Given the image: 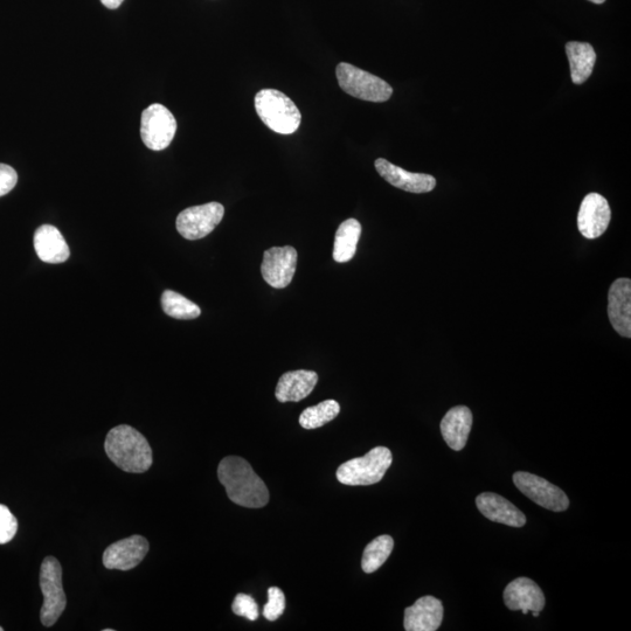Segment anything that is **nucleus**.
Here are the masks:
<instances>
[{"mask_svg":"<svg viewBox=\"0 0 631 631\" xmlns=\"http://www.w3.org/2000/svg\"><path fill=\"white\" fill-rule=\"evenodd\" d=\"M376 169L387 183L411 193H427L435 189L436 179L425 173L408 172L384 158L377 159Z\"/></svg>","mask_w":631,"mask_h":631,"instance_id":"15","label":"nucleus"},{"mask_svg":"<svg viewBox=\"0 0 631 631\" xmlns=\"http://www.w3.org/2000/svg\"><path fill=\"white\" fill-rule=\"evenodd\" d=\"M392 462L390 449L376 447L363 457L343 463L337 470V480L352 487L376 484L383 480Z\"/></svg>","mask_w":631,"mask_h":631,"instance_id":"4","label":"nucleus"},{"mask_svg":"<svg viewBox=\"0 0 631 631\" xmlns=\"http://www.w3.org/2000/svg\"><path fill=\"white\" fill-rule=\"evenodd\" d=\"M286 610V596L279 587L268 589V603L263 607V616L268 621H276Z\"/></svg>","mask_w":631,"mask_h":631,"instance_id":"26","label":"nucleus"},{"mask_svg":"<svg viewBox=\"0 0 631 631\" xmlns=\"http://www.w3.org/2000/svg\"><path fill=\"white\" fill-rule=\"evenodd\" d=\"M477 509L481 511L485 518L491 522L512 526V528H523L526 524V517L515 504L508 499L494 494V492H483L476 498Z\"/></svg>","mask_w":631,"mask_h":631,"instance_id":"16","label":"nucleus"},{"mask_svg":"<svg viewBox=\"0 0 631 631\" xmlns=\"http://www.w3.org/2000/svg\"><path fill=\"white\" fill-rule=\"evenodd\" d=\"M34 248L41 261L46 263H64L71 251L64 237L57 227L43 225L34 233Z\"/></svg>","mask_w":631,"mask_h":631,"instance_id":"19","label":"nucleus"},{"mask_svg":"<svg viewBox=\"0 0 631 631\" xmlns=\"http://www.w3.org/2000/svg\"><path fill=\"white\" fill-rule=\"evenodd\" d=\"M336 75L339 87L356 99L386 102L393 94V88L386 81L346 62L337 66Z\"/></svg>","mask_w":631,"mask_h":631,"instance_id":"5","label":"nucleus"},{"mask_svg":"<svg viewBox=\"0 0 631 631\" xmlns=\"http://www.w3.org/2000/svg\"><path fill=\"white\" fill-rule=\"evenodd\" d=\"M114 629H104L103 631H113Z\"/></svg>","mask_w":631,"mask_h":631,"instance_id":"33","label":"nucleus"},{"mask_svg":"<svg viewBox=\"0 0 631 631\" xmlns=\"http://www.w3.org/2000/svg\"><path fill=\"white\" fill-rule=\"evenodd\" d=\"M255 109L261 121L277 134L291 135L301 126L300 109L279 90L262 89L255 96Z\"/></svg>","mask_w":631,"mask_h":631,"instance_id":"3","label":"nucleus"},{"mask_svg":"<svg viewBox=\"0 0 631 631\" xmlns=\"http://www.w3.org/2000/svg\"><path fill=\"white\" fill-rule=\"evenodd\" d=\"M40 588L44 595L40 620L45 627H52L65 612L67 606L64 586H62V568L57 558L47 557L41 564Z\"/></svg>","mask_w":631,"mask_h":631,"instance_id":"6","label":"nucleus"},{"mask_svg":"<svg viewBox=\"0 0 631 631\" xmlns=\"http://www.w3.org/2000/svg\"><path fill=\"white\" fill-rule=\"evenodd\" d=\"M394 547V540L391 536H380L365 547L362 568L367 574L374 573L390 558Z\"/></svg>","mask_w":631,"mask_h":631,"instance_id":"23","label":"nucleus"},{"mask_svg":"<svg viewBox=\"0 0 631 631\" xmlns=\"http://www.w3.org/2000/svg\"><path fill=\"white\" fill-rule=\"evenodd\" d=\"M318 383L317 373L314 371L298 370L284 373L277 383L275 397L282 402H298L314 391Z\"/></svg>","mask_w":631,"mask_h":631,"instance_id":"20","label":"nucleus"},{"mask_svg":"<svg viewBox=\"0 0 631 631\" xmlns=\"http://www.w3.org/2000/svg\"><path fill=\"white\" fill-rule=\"evenodd\" d=\"M608 316L614 330L624 338L631 337V281L617 279L608 294Z\"/></svg>","mask_w":631,"mask_h":631,"instance_id":"14","label":"nucleus"},{"mask_svg":"<svg viewBox=\"0 0 631 631\" xmlns=\"http://www.w3.org/2000/svg\"><path fill=\"white\" fill-rule=\"evenodd\" d=\"M589 2H592L594 4H603L606 2V0H589Z\"/></svg>","mask_w":631,"mask_h":631,"instance_id":"31","label":"nucleus"},{"mask_svg":"<svg viewBox=\"0 0 631 631\" xmlns=\"http://www.w3.org/2000/svg\"><path fill=\"white\" fill-rule=\"evenodd\" d=\"M513 482L522 494L547 510L563 512L570 506V499L557 485L530 473L518 471Z\"/></svg>","mask_w":631,"mask_h":631,"instance_id":"9","label":"nucleus"},{"mask_svg":"<svg viewBox=\"0 0 631 631\" xmlns=\"http://www.w3.org/2000/svg\"><path fill=\"white\" fill-rule=\"evenodd\" d=\"M18 520L8 506L0 504V545L8 544L16 537Z\"/></svg>","mask_w":631,"mask_h":631,"instance_id":"27","label":"nucleus"},{"mask_svg":"<svg viewBox=\"0 0 631 631\" xmlns=\"http://www.w3.org/2000/svg\"><path fill=\"white\" fill-rule=\"evenodd\" d=\"M225 216V207L208 203L186 208L177 218V231L187 240H199L211 234Z\"/></svg>","mask_w":631,"mask_h":631,"instance_id":"8","label":"nucleus"},{"mask_svg":"<svg viewBox=\"0 0 631 631\" xmlns=\"http://www.w3.org/2000/svg\"><path fill=\"white\" fill-rule=\"evenodd\" d=\"M566 54L570 61L572 81L582 85L592 75L596 62V53L592 45L571 41L566 45Z\"/></svg>","mask_w":631,"mask_h":631,"instance_id":"21","label":"nucleus"},{"mask_svg":"<svg viewBox=\"0 0 631 631\" xmlns=\"http://www.w3.org/2000/svg\"><path fill=\"white\" fill-rule=\"evenodd\" d=\"M362 235V225L356 219H348L339 226L334 245V260L338 263L349 262L356 255L357 245Z\"/></svg>","mask_w":631,"mask_h":631,"instance_id":"22","label":"nucleus"},{"mask_svg":"<svg viewBox=\"0 0 631 631\" xmlns=\"http://www.w3.org/2000/svg\"><path fill=\"white\" fill-rule=\"evenodd\" d=\"M504 603L513 612L522 610L523 614L542 612L545 607V595L529 578H518L510 582L504 591Z\"/></svg>","mask_w":631,"mask_h":631,"instance_id":"13","label":"nucleus"},{"mask_svg":"<svg viewBox=\"0 0 631 631\" xmlns=\"http://www.w3.org/2000/svg\"><path fill=\"white\" fill-rule=\"evenodd\" d=\"M232 610L235 615L244 616L251 621L258 620L259 617L258 603L251 595L241 593L235 596Z\"/></svg>","mask_w":631,"mask_h":631,"instance_id":"28","label":"nucleus"},{"mask_svg":"<svg viewBox=\"0 0 631 631\" xmlns=\"http://www.w3.org/2000/svg\"><path fill=\"white\" fill-rule=\"evenodd\" d=\"M3 630H4L3 627H0V631H3Z\"/></svg>","mask_w":631,"mask_h":631,"instance_id":"34","label":"nucleus"},{"mask_svg":"<svg viewBox=\"0 0 631 631\" xmlns=\"http://www.w3.org/2000/svg\"><path fill=\"white\" fill-rule=\"evenodd\" d=\"M162 308L166 315L176 320H194L201 314L197 304H194L176 291L165 290L162 295Z\"/></svg>","mask_w":631,"mask_h":631,"instance_id":"25","label":"nucleus"},{"mask_svg":"<svg viewBox=\"0 0 631 631\" xmlns=\"http://www.w3.org/2000/svg\"><path fill=\"white\" fill-rule=\"evenodd\" d=\"M341 412V406L335 400H325L316 406L304 409L300 416V425L304 429L321 428L335 420Z\"/></svg>","mask_w":631,"mask_h":631,"instance_id":"24","label":"nucleus"},{"mask_svg":"<svg viewBox=\"0 0 631 631\" xmlns=\"http://www.w3.org/2000/svg\"><path fill=\"white\" fill-rule=\"evenodd\" d=\"M18 183V175L10 165L0 164V197L6 196Z\"/></svg>","mask_w":631,"mask_h":631,"instance_id":"29","label":"nucleus"},{"mask_svg":"<svg viewBox=\"0 0 631 631\" xmlns=\"http://www.w3.org/2000/svg\"><path fill=\"white\" fill-rule=\"evenodd\" d=\"M539 614H540V612H532V615L535 616V617H538Z\"/></svg>","mask_w":631,"mask_h":631,"instance_id":"32","label":"nucleus"},{"mask_svg":"<svg viewBox=\"0 0 631 631\" xmlns=\"http://www.w3.org/2000/svg\"><path fill=\"white\" fill-rule=\"evenodd\" d=\"M610 219H612V211L607 199L601 194L589 193L582 200L578 214V228L586 239L600 238L607 231Z\"/></svg>","mask_w":631,"mask_h":631,"instance_id":"12","label":"nucleus"},{"mask_svg":"<svg viewBox=\"0 0 631 631\" xmlns=\"http://www.w3.org/2000/svg\"><path fill=\"white\" fill-rule=\"evenodd\" d=\"M123 2L124 0H101V3L110 10L119 9Z\"/></svg>","mask_w":631,"mask_h":631,"instance_id":"30","label":"nucleus"},{"mask_svg":"<svg viewBox=\"0 0 631 631\" xmlns=\"http://www.w3.org/2000/svg\"><path fill=\"white\" fill-rule=\"evenodd\" d=\"M473 426V413L466 406L449 409L441 422V433L449 448L461 452L466 447Z\"/></svg>","mask_w":631,"mask_h":631,"instance_id":"18","label":"nucleus"},{"mask_svg":"<svg viewBox=\"0 0 631 631\" xmlns=\"http://www.w3.org/2000/svg\"><path fill=\"white\" fill-rule=\"evenodd\" d=\"M442 620V602L434 596H424L406 608L404 626L407 631H435Z\"/></svg>","mask_w":631,"mask_h":631,"instance_id":"17","label":"nucleus"},{"mask_svg":"<svg viewBox=\"0 0 631 631\" xmlns=\"http://www.w3.org/2000/svg\"><path fill=\"white\" fill-rule=\"evenodd\" d=\"M149 552L148 540L142 536H131L119 540L103 553V565L108 570L130 571L140 565Z\"/></svg>","mask_w":631,"mask_h":631,"instance_id":"11","label":"nucleus"},{"mask_svg":"<svg viewBox=\"0 0 631 631\" xmlns=\"http://www.w3.org/2000/svg\"><path fill=\"white\" fill-rule=\"evenodd\" d=\"M177 131V121L163 104L155 103L144 110L141 137L145 147L162 151L169 147Z\"/></svg>","mask_w":631,"mask_h":631,"instance_id":"7","label":"nucleus"},{"mask_svg":"<svg viewBox=\"0 0 631 631\" xmlns=\"http://www.w3.org/2000/svg\"><path fill=\"white\" fill-rule=\"evenodd\" d=\"M104 449L117 468L131 474L145 473L154 461L148 440L127 425L117 426L108 433Z\"/></svg>","mask_w":631,"mask_h":631,"instance_id":"2","label":"nucleus"},{"mask_svg":"<svg viewBox=\"0 0 631 631\" xmlns=\"http://www.w3.org/2000/svg\"><path fill=\"white\" fill-rule=\"evenodd\" d=\"M218 478L224 485L228 498L235 504L244 508L260 509L269 502L266 483L242 457H225L219 464Z\"/></svg>","mask_w":631,"mask_h":631,"instance_id":"1","label":"nucleus"},{"mask_svg":"<svg viewBox=\"0 0 631 631\" xmlns=\"http://www.w3.org/2000/svg\"><path fill=\"white\" fill-rule=\"evenodd\" d=\"M297 251L294 247H273L263 254L261 273L270 287L287 288L294 279Z\"/></svg>","mask_w":631,"mask_h":631,"instance_id":"10","label":"nucleus"}]
</instances>
